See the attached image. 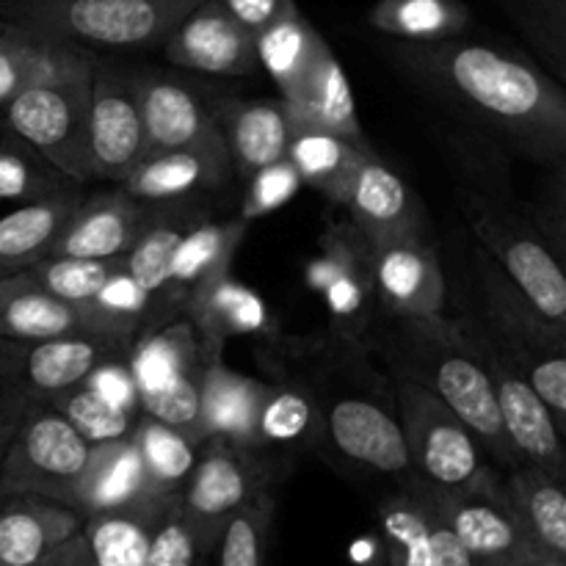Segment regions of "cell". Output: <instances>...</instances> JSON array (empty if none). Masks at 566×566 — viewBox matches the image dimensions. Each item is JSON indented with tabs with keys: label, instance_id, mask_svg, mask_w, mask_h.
Here are the masks:
<instances>
[{
	"label": "cell",
	"instance_id": "obj_1",
	"mask_svg": "<svg viewBox=\"0 0 566 566\" xmlns=\"http://www.w3.org/2000/svg\"><path fill=\"white\" fill-rule=\"evenodd\" d=\"M387 61L509 153L553 166L566 158V86L517 50L475 39L392 42Z\"/></svg>",
	"mask_w": 566,
	"mask_h": 566
},
{
	"label": "cell",
	"instance_id": "obj_2",
	"mask_svg": "<svg viewBox=\"0 0 566 566\" xmlns=\"http://www.w3.org/2000/svg\"><path fill=\"white\" fill-rule=\"evenodd\" d=\"M390 368L412 376L468 423L495 468H517V453L503 429L495 387L475 346L470 315L392 318L385 346Z\"/></svg>",
	"mask_w": 566,
	"mask_h": 566
},
{
	"label": "cell",
	"instance_id": "obj_3",
	"mask_svg": "<svg viewBox=\"0 0 566 566\" xmlns=\"http://www.w3.org/2000/svg\"><path fill=\"white\" fill-rule=\"evenodd\" d=\"M340 368L326 370L315 392L324 415V446L343 462L368 473L385 475L401 490L418 484L398 420L396 396L385 379L370 370H357L363 348L359 343L340 340Z\"/></svg>",
	"mask_w": 566,
	"mask_h": 566
},
{
	"label": "cell",
	"instance_id": "obj_4",
	"mask_svg": "<svg viewBox=\"0 0 566 566\" xmlns=\"http://www.w3.org/2000/svg\"><path fill=\"white\" fill-rule=\"evenodd\" d=\"M97 59L61 42L44 70L3 105L6 125L70 180H88V103Z\"/></svg>",
	"mask_w": 566,
	"mask_h": 566
},
{
	"label": "cell",
	"instance_id": "obj_5",
	"mask_svg": "<svg viewBox=\"0 0 566 566\" xmlns=\"http://www.w3.org/2000/svg\"><path fill=\"white\" fill-rule=\"evenodd\" d=\"M390 387L418 486L462 495L503 484L484 446L434 392L396 368H390Z\"/></svg>",
	"mask_w": 566,
	"mask_h": 566
},
{
	"label": "cell",
	"instance_id": "obj_6",
	"mask_svg": "<svg viewBox=\"0 0 566 566\" xmlns=\"http://www.w3.org/2000/svg\"><path fill=\"white\" fill-rule=\"evenodd\" d=\"M205 0H3L9 22L77 48L144 50L166 36Z\"/></svg>",
	"mask_w": 566,
	"mask_h": 566
},
{
	"label": "cell",
	"instance_id": "obj_7",
	"mask_svg": "<svg viewBox=\"0 0 566 566\" xmlns=\"http://www.w3.org/2000/svg\"><path fill=\"white\" fill-rule=\"evenodd\" d=\"M464 221L475 247L490 254L514 291L566 335V271L531 219V210H517L490 193H468Z\"/></svg>",
	"mask_w": 566,
	"mask_h": 566
},
{
	"label": "cell",
	"instance_id": "obj_8",
	"mask_svg": "<svg viewBox=\"0 0 566 566\" xmlns=\"http://www.w3.org/2000/svg\"><path fill=\"white\" fill-rule=\"evenodd\" d=\"M473 280L479 287V315L506 346L566 437V335L514 291L481 249L473 254Z\"/></svg>",
	"mask_w": 566,
	"mask_h": 566
},
{
	"label": "cell",
	"instance_id": "obj_9",
	"mask_svg": "<svg viewBox=\"0 0 566 566\" xmlns=\"http://www.w3.org/2000/svg\"><path fill=\"white\" fill-rule=\"evenodd\" d=\"M92 453L94 446L50 403H25L0 453V495H39L72 506Z\"/></svg>",
	"mask_w": 566,
	"mask_h": 566
},
{
	"label": "cell",
	"instance_id": "obj_10",
	"mask_svg": "<svg viewBox=\"0 0 566 566\" xmlns=\"http://www.w3.org/2000/svg\"><path fill=\"white\" fill-rule=\"evenodd\" d=\"M468 315L475 346H479L486 370H490L503 429H506L509 442L517 453V462L542 470V473L566 484V437L558 429L556 418L545 407V401L536 396V390L528 385L506 346L497 340L495 332L486 326V321L475 313Z\"/></svg>",
	"mask_w": 566,
	"mask_h": 566
},
{
	"label": "cell",
	"instance_id": "obj_11",
	"mask_svg": "<svg viewBox=\"0 0 566 566\" xmlns=\"http://www.w3.org/2000/svg\"><path fill=\"white\" fill-rule=\"evenodd\" d=\"M265 457L269 453L216 437L205 440L197 468L180 492L182 512L197 531L202 556L219 545L227 520L247 506L258 492L269 490L274 473Z\"/></svg>",
	"mask_w": 566,
	"mask_h": 566
},
{
	"label": "cell",
	"instance_id": "obj_12",
	"mask_svg": "<svg viewBox=\"0 0 566 566\" xmlns=\"http://www.w3.org/2000/svg\"><path fill=\"white\" fill-rule=\"evenodd\" d=\"M130 346L111 335H64L48 340L0 337V374L11 381L14 398L22 403H48L81 387L97 365L127 357Z\"/></svg>",
	"mask_w": 566,
	"mask_h": 566
},
{
	"label": "cell",
	"instance_id": "obj_13",
	"mask_svg": "<svg viewBox=\"0 0 566 566\" xmlns=\"http://www.w3.org/2000/svg\"><path fill=\"white\" fill-rule=\"evenodd\" d=\"M88 177L122 182L149 155L136 75L97 61L88 103Z\"/></svg>",
	"mask_w": 566,
	"mask_h": 566
},
{
	"label": "cell",
	"instance_id": "obj_14",
	"mask_svg": "<svg viewBox=\"0 0 566 566\" xmlns=\"http://www.w3.org/2000/svg\"><path fill=\"white\" fill-rule=\"evenodd\" d=\"M321 247H324V254L310 271V280L324 296L337 340L363 346V337L379 304L368 241L348 221V224L332 227Z\"/></svg>",
	"mask_w": 566,
	"mask_h": 566
},
{
	"label": "cell",
	"instance_id": "obj_15",
	"mask_svg": "<svg viewBox=\"0 0 566 566\" xmlns=\"http://www.w3.org/2000/svg\"><path fill=\"white\" fill-rule=\"evenodd\" d=\"M418 490L429 497L437 514L457 534L464 551L473 556L475 566H517L536 551L512 497H509L506 484H497L492 490L462 492V495H440V492H429L423 486Z\"/></svg>",
	"mask_w": 566,
	"mask_h": 566
},
{
	"label": "cell",
	"instance_id": "obj_16",
	"mask_svg": "<svg viewBox=\"0 0 566 566\" xmlns=\"http://www.w3.org/2000/svg\"><path fill=\"white\" fill-rule=\"evenodd\" d=\"M368 247L376 302L390 318H434L446 313V274L423 232Z\"/></svg>",
	"mask_w": 566,
	"mask_h": 566
},
{
	"label": "cell",
	"instance_id": "obj_17",
	"mask_svg": "<svg viewBox=\"0 0 566 566\" xmlns=\"http://www.w3.org/2000/svg\"><path fill=\"white\" fill-rule=\"evenodd\" d=\"M166 59L202 75L243 77L258 72L254 33L232 20L216 0L199 3L164 42Z\"/></svg>",
	"mask_w": 566,
	"mask_h": 566
},
{
	"label": "cell",
	"instance_id": "obj_18",
	"mask_svg": "<svg viewBox=\"0 0 566 566\" xmlns=\"http://www.w3.org/2000/svg\"><path fill=\"white\" fill-rule=\"evenodd\" d=\"M64 335H111L125 340L88 302H64L33 285L22 271L0 280V337L3 340H48V337Z\"/></svg>",
	"mask_w": 566,
	"mask_h": 566
},
{
	"label": "cell",
	"instance_id": "obj_19",
	"mask_svg": "<svg viewBox=\"0 0 566 566\" xmlns=\"http://www.w3.org/2000/svg\"><path fill=\"white\" fill-rule=\"evenodd\" d=\"M155 216V205L142 202L119 188L83 199L81 208L61 230L48 258L114 260L125 258Z\"/></svg>",
	"mask_w": 566,
	"mask_h": 566
},
{
	"label": "cell",
	"instance_id": "obj_20",
	"mask_svg": "<svg viewBox=\"0 0 566 566\" xmlns=\"http://www.w3.org/2000/svg\"><path fill=\"white\" fill-rule=\"evenodd\" d=\"M230 175L235 171L224 138L219 136L193 147L149 153L119 186L147 205H169L224 186Z\"/></svg>",
	"mask_w": 566,
	"mask_h": 566
},
{
	"label": "cell",
	"instance_id": "obj_21",
	"mask_svg": "<svg viewBox=\"0 0 566 566\" xmlns=\"http://www.w3.org/2000/svg\"><path fill=\"white\" fill-rule=\"evenodd\" d=\"M216 125L230 153L232 171L243 180L263 166L287 158L293 116L285 99H221L213 108Z\"/></svg>",
	"mask_w": 566,
	"mask_h": 566
},
{
	"label": "cell",
	"instance_id": "obj_22",
	"mask_svg": "<svg viewBox=\"0 0 566 566\" xmlns=\"http://www.w3.org/2000/svg\"><path fill=\"white\" fill-rule=\"evenodd\" d=\"M136 94L149 153L193 147L221 136L213 108H208L191 86L175 77L158 72L136 75Z\"/></svg>",
	"mask_w": 566,
	"mask_h": 566
},
{
	"label": "cell",
	"instance_id": "obj_23",
	"mask_svg": "<svg viewBox=\"0 0 566 566\" xmlns=\"http://www.w3.org/2000/svg\"><path fill=\"white\" fill-rule=\"evenodd\" d=\"M72 506L39 495H0V566H36L83 534Z\"/></svg>",
	"mask_w": 566,
	"mask_h": 566
},
{
	"label": "cell",
	"instance_id": "obj_24",
	"mask_svg": "<svg viewBox=\"0 0 566 566\" xmlns=\"http://www.w3.org/2000/svg\"><path fill=\"white\" fill-rule=\"evenodd\" d=\"M247 230L249 224L238 216L230 221H197L182 235L175 249V258H171L169 285L160 298L164 321H171L177 310H186V304L210 282L230 274L232 258H235Z\"/></svg>",
	"mask_w": 566,
	"mask_h": 566
},
{
	"label": "cell",
	"instance_id": "obj_25",
	"mask_svg": "<svg viewBox=\"0 0 566 566\" xmlns=\"http://www.w3.org/2000/svg\"><path fill=\"white\" fill-rule=\"evenodd\" d=\"M352 224L368 243L423 232V210L407 182L376 155L363 160L346 199Z\"/></svg>",
	"mask_w": 566,
	"mask_h": 566
},
{
	"label": "cell",
	"instance_id": "obj_26",
	"mask_svg": "<svg viewBox=\"0 0 566 566\" xmlns=\"http://www.w3.org/2000/svg\"><path fill=\"white\" fill-rule=\"evenodd\" d=\"M158 501L164 497H155L149 490L142 453L130 434L125 440L94 446L92 462L72 497V509L88 517V514L114 512V509L153 506Z\"/></svg>",
	"mask_w": 566,
	"mask_h": 566
},
{
	"label": "cell",
	"instance_id": "obj_27",
	"mask_svg": "<svg viewBox=\"0 0 566 566\" xmlns=\"http://www.w3.org/2000/svg\"><path fill=\"white\" fill-rule=\"evenodd\" d=\"M265 381L243 376L224 365V359L208 357L202 368V434L205 440H227L254 448L260 403ZM258 451V448H254Z\"/></svg>",
	"mask_w": 566,
	"mask_h": 566
},
{
	"label": "cell",
	"instance_id": "obj_28",
	"mask_svg": "<svg viewBox=\"0 0 566 566\" xmlns=\"http://www.w3.org/2000/svg\"><path fill=\"white\" fill-rule=\"evenodd\" d=\"M186 313L197 329L205 357H219L230 337L265 335L271 332V315L263 298L252 287L219 276L186 304Z\"/></svg>",
	"mask_w": 566,
	"mask_h": 566
},
{
	"label": "cell",
	"instance_id": "obj_29",
	"mask_svg": "<svg viewBox=\"0 0 566 566\" xmlns=\"http://www.w3.org/2000/svg\"><path fill=\"white\" fill-rule=\"evenodd\" d=\"M321 446H324V415L313 381L282 379L265 385L254 448L263 453H302Z\"/></svg>",
	"mask_w": 566,
	"mask_h": 566
},
{
	"label": "cell",
	"instance_id": "obj_30",
	"mask_svg": "<svg viewBox=\"0 0 566 566\" xmlns=\"http://www.w3.org/2000/svg\"><path fill=\"white\" fill-rule=\"evenodd\" d=\"M285 105L291 108L293 125L318 127V130L335 133V136L346 138L357 147L374 149L365 138L363 125H359L357 103H354L346 70H343L329 44L321 50L304 86L291 99H285Z\"/></svg>",
	"mask_w": 566,
	"mask_h": 566
},
{
	"label": "cell",
	"instance_id": "obj_31",
	"mask_svg": "<svg viewBox=\"0 0 566 566\" xmlns=\"http://www.w3.org/2000/svg\"><path fill=\"white\" fill-rule=\"evenodd\" d=\"M81 191L36 199L0 219V271H25L44 260L81 208Z\"/></svg>",
	"mask_w": 566,
	"mask_h": 566
},
{
	"label": "cell",
	"instance_id": "obj_32",
	"mask_svg": "<svg viewBox=\"0 0 566 566\" xmlns=\"http://www.w3.org/2000/svg\"><path fill=\"white\" fill-rule=\"evenodd\" d=\"M127 365H130L138 398H142L202 368V343H199L191 321H166V324L142 332L133 340L130 352H127Z\"/></svg>",
	"mask_w": 566,
	"mask_h": 566
},
{
	"label": "cell",
	"instance_id": "obj_33",
	"mask_svg": "<svg viewBox=\"0 0 566 566\" xmlns=\"http://www.w3.org/2000/svg\"><path fill=\"white\" fill-rule=\"evenodd\" d=\"M370 155H376L374 149L357 147L335 133L304 125H293L291 147H287V160L296 166L302 182L337 205H346L354 177Z\"/></svg>",
	"mask_w": 566,
	"mask_h": 566
},
{
	"label": "cell",
	"instance_id": "obj_34",
	"mask_svg": "<svg viewBox=\"0 0 566 566\" xmlns=\"http://www.w3.org/2000/svg\"><path fill=\"white\" fill-rule=\"evenodd\" d=\"M326 44L329 42L310 25V20L298 9L254 33L258 66L269 72L282 99H291L304 86Z\"/></svg>",
	"mask_w": 566,
	"mask_h": 566
},
{
	"label": "cell",
	"instance_id": "obj_35",
	"mask_svg": "<svg viewBox=\"0 0 566 566\" xmlns=\"http://www.w3.org/2000/svg\"><path fill=\"white\" fill-rule=\"evenodd\" d=\"M509 497L528 531L531 542L551 556L566 558V484L542 470L517 464L509 470Z\"/></svg>",
	"mask_w": 566,
	"mask_h": 566
},
{
	"label": "cell",
	"instance_id": "obj_36",
	"mask_svg": "<svg viewBox=\"0 0 566 566\" xmlns=\"http://www.w3.org/2000/svg\"><path fill=\"white\" fill-rule=\"evenodd\" d=\"M473 17L462 0H376L368 25L392 42H446L464 36Z\"/></svg>",
	"mask_w": 566,
	"mask_h": 566
},
{
	"label": "cell",
	"instance_id": "obj_37",
	"mask_svg": "<svg viewBox=\"0 0 566 566\" xmlns=\"http://www.w3.org/2000/svg\"><path fill=\"white\" fill-rule=\"evenodd\" d=\"M138 453H142L144 470H147L149 490L155 497H175L180 495L182 486L191 479L197 468L199 451L205 442L193 440L186 431L175 429L169 423L149 418L142 412L136 429H133Z\"/></svg>",
	"mask_w": 566,
	"mask_h": 566
},
{
	"label": "cell",
	"instance_id": "obj_38",
	"mask_svg": "<svg viewBox=\"0 0 566 566\" xmlns=\"http://www.w3.org/2000/svg\"><path fill=\"white\" fill-rule=\"evenodd\" d=\"M164 501L88 514L83 523V542L92 566H147L149 528Z\"/></svg>",
	"mask_w": 566,
	"mask_h": 566
},
{
	"label": "cell",
	"instance_id": "obj_39",
	"mask_svg": "<svg viewBox=\"0 0 566 566\" xmlns=\"http://www.w3.org/2000/svg\"><path fill=\"white\" fill-rule=\"evenodd\" d=\"M431 523L434 509L418 486L387 497L379 506L387 566H431Z\"/></svg>",
	"mask_w": 566,
	"mask_h": 566
},
{
	"label": "cell",
	"instance_id": "obj_40",
	"mask_svg": "<svg viewBox=\"0 0 566 566\" xmlns=\"http://www.w3.org/2000/svg\"><path fill=\"white\" fill-rule=\"evenodd\" d=\"M193 224H197V216H188L186 210L155 208V216L149 219V224L144 227L138 241L125 254L127 274L155 298L158 315L160 298H164L166 285H169V269L171 258H175V249ZM160 321H164V315H160Z\"/></svg>",
	"mask_w": 566,
	"mask_h": 566
},
{
	"label": "cell",
	"instance_id": "obj_41",
	"mask_svg": "<svg viewBox=\"0 0 566 566\" xmlns=\"http://www.w3.org/2000/svg\"><path fill=\"white\" fill-rule=\"evenodd\" d=\"M547 72L566 86V0H495Z\"/></svg>",
	"mask_w": 566,
	"mask_h": 566
},
{
	"label": "cell",
	"instance_id": "obj_42",
	"mask_svg": "<svg viewBox=\"0 0 566 566\" xmlns=\"http://www.w3.org/2000/svg\"><path fill=\"white\" fill-rule=\"evenodd\" d=\"M125 269V258L114 260H81V258H44L22 274L42 291L64 298V302L86 304L99 293V287Z\"/></svg>",
	"mask_w": 566,
	"mask_h": 566
},
{
	"label": "cell",
	"instance_id": "obj_43",
	"mask_svg": "<svg viewBox=\"0 0 566 566\" xmlns=\"http://www.w3.org/2000/svg\"><path fill=\"white\" fill-rule=\"evenodd\" d=\"M59 39L6 20L0 25V108L28 86L53 55Z\"/></svg>",
	"mask_w": 566,
	"mask_h": 566
},
{
	"label": "cell",
	"instance_id": "obj_44",
	"mask_svg": "<svg viewBox=\"0 0 566 566\" xmlns=\"http://www.w3.org/2000/svg\"><path fill=\"white\" fill-rule=\"evenodd\" d=\"M50 407L64 415L72 423V429L88 442V446H105V442L125 440L133 434L142 415L122 412V409L108 407L103 398L94 396L86 387H75L61 396L50 398Z\"/></svg>",
	"mask_w": 566,
	"mask_h": 566
},
{
	"label": "cell",
	"instance_id": "obj_45",
	"mask_svg": "<svg viewBox=\"0 0 566 566\" xmlns=\"http://www.w3.org/2000/svg\"><path fill=\"white\" fill-rule=\"evenodd\" d=\"M271 520H274V497L269 490H263L227 520L219 545H216L219 566H263Z\"/></svg>",
	"mask_w": 566,
	"mask_h": 566
},
{
	"label": "cell",
	"instance_id": "obj_46",
	"mask_svg": "<svg viewBox=\"0 0 566 566\" xmlns=\"http://www.w3.org/2000/svg\"><path fill=\"white\" fill-rule=\"evenodd\" d=\"M202 551H199L197 531L182 512L180 495L166 497L149 528L147 566H193Z\"/></svg>",
	"mask_w": 566,
	"mask_h": 566
},
{
	"label": "cell",
	"instance_id": "obj_47",
	"mask_svg": "<svg viewBox=\"0 0 566 566\" xmlns=\"http://www.w3.org/2000/svg\"><path fill=\"white\" fill-rule=\"evenodd\" d=\"M208 359V357H205ZM205 368V365H202ZM202 368L182 379L171 381L169 387L158 392L142 396V412L149 418L169 423L175 429L186 431L193 440L205 442L202 434Z\"/></svg>",
	"mask_w": 566,
	"mask_h": 566
},
{
	"label": "cell",
	"instance_id": "obj_48",
	"mask_svg": "<svg viewBox=\"0 0 566 566\" xmlns=\"http://www.w3.org/2000/svg\"><path fill=\"white\" fill-rule=\"evenodd\" d=\"M81 191L75 180L59 169L39 171L36 164L17 153H0V199H48Z\"/></svg>",
	"mask_w": 566,
	"mask_h": 566
},
{
	"label": "cell",
	"instance_id": "obj_49",
	"mask_svg": "<svg viewBox=\"0 0 566 566\" xmlns=\"http://www.w3.org/2000/svg\"><path fill=\"white\" fill-rule=\"evenodd\" d=\"M298 188H302V177H298L296 166L287 158L263 166V169L249 177L247 197L241 202V219L252 224L254 219L271 216L282 205L291 202Z\"/></svg>",
	"mask_w": 566,
	"mask_h": 566
},
{
	"label": "cell",
	"instance_id": "obj_50",
	"mask_svg": "<svg viewBox=\"0 0 566 566\" xmlns=\"http://www.w3.org/2000/svg\"><path fill=\"white\" fill-rule=\"evenodd\" d=\"M83 387L92 390L97 398H103L108 407L142 415V398H138V387L130 374V365H127V357L108 359V363L97 365L88 374V379L83 381Z\"/></svg>",
	"mask_w": 566,
	"mask_h": 566
},
{
	"label": "cell",
	"instance_id": "obj_51",
	"mask_svg": "<svg viewBox=\"0 0 566 566\" xmlns=\"http://www.w3.org/2000/svg\"><path fill=\"white\" fill-rule=\"evenodd\" d=\"M235 22H241L249 33H260L280 17L298 9L296 0H216Z\"/></svg>",
	"mask_w": 566,
	"mask_h": 566
},
{
	"label": "cell",
	"instance_id": "obj_52",
	"mask_svg": "<svg viewBox=\"0 0 566 566\" xmlns=\"http://www.w3.org/2000/svg\"><path fill=\"white\" fill-rule=\"evenodd\" d=\"M531 210V219H534V224L539 227V232L545 235V241L551 243V249L556 252V258L562 260L564 271H566V216L562 210H556L553 205L542 202L534 205Z\"/></svg>",
	"mask_w": 566,
	"mask_h": 566
},
{
	"label": "cell",
	"instance_id": "obj_53",
	"mask_svg": "<svg viewBox=\"0 0 566 566\" xmlns=\"http://www.w3.org/2000/svg\"><path fill=\"white\" fill-rule=\"evenodd\" d=\"M542 202L553 205V208L562 210V213L566 216V158L551 166V177H547V182H545Z\"/></svg>",
	"mask_w": 566,
	"mask_h": 566
},
{
	"label": "cell",
	"instance_id": "obj_54",
	"mask_svg": "<svg viewBox=\"0 0 566 566\" xmlns=\"http://www.w3.org/2000/svg\"><path fill=\"white\" fill-rule=\"evenodd\" d=\"M59 566H92V558H88V553H86L83 534H77L75 539H70L64 547H61Z\"/></svg>",
	"mask_w": 566,
	"mask_h": 566
},
{
	"label": "cell",
	"instance_id": "obj_55",
	"mask_svg": "<svg viewBox=\"0 0 566 566\" xmlns=\"http://www.w3.org/2000/svg\"><path fill=\"white\" fill-rule=\"evenodd\" d=\"M22 409H25V403H22L20 398H14V401H11L9 407H6L3 412H0V453H3V448H6V442H9V437L14 434L17 423H20Z\"/></svg>",
	"mask_w": 566,
	"mask_h": 566
},
{
	"label": "cell",
	"instance_id": "obj_56",
	"mask_svg": "<svg viewBox=\"0 0 566 566\" xmlns=\"http://www.w3.org/2000/svg\"><path fill=\"white\" fill-rule=\"evenodd\" d=\"M517 566H566V558H558V556H551V553L539 551L536 547L534 553H531L528 558H523Z\"/></svg>",
	"mask_w": 566,
	"mask_h": 566
},
{
	"label": "cell",
	"instance_id": "obj_57",
	"mask_svg": "<svg viewBox=\"0 0 566 566\" xmlns=\"http://www.w3.org/2000/svg\"><path fill=\"white\" fill-rule=\"evenodd\" d=\"M61 547H64V545H61ZM61 547H59V551H55V553H50V556L44 558V562H39L36 566H59V558H61Z\"/></svg>",
	"mask_w": 566,
	"mask_h": 566
},
{
	"label": "cell",
	"instance_id": "obj_58",
	"mask_svg": "<svg viewBox=\"0 0 566 566\" xmlns=\"http://www.w3.org/2000/svg\"><path fill=\"white\" fill-rule=\"evenodd\" d=\"M11 401H14V398H9V401H0V412H3V409H6V407H9V403H11Z\"/></svg>",
	"mask_w": 566,
	"mask_h": 566
}]
</instances>
